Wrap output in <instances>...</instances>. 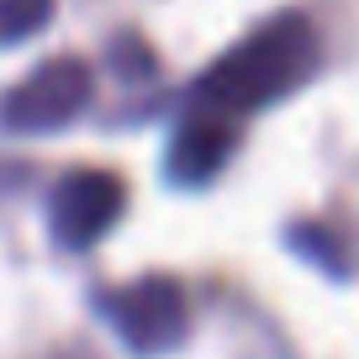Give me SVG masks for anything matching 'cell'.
Returning a JSON list of instances; mask_svg holds the SVG:
<instances>
[{"mask_svg":"<svg viewBox=\"0 0 359 359\" xmlns=\"http://www.w3.org/2000/svg\"><path fill=\"white\" fill-rule=\"evenodd\" d=\"M323 64V43L317 27L306 16L285 11L269 16L264 27L243 37L238 48H227L201 79H196V101L212 116H248L264 106L285 101L291 90H302Z\"/></svg>","mask_w":359,"mask_h":359,"instance_id":"6da1fadb","label":"cell"},{"mask_svg":"<svg viewBox=\"0 0 359 359\" xmlns=\"http://www.w3.org/2000/svg\"><path fill=\"white\" fill-rule=\"evenodd\" d=\"M95 95V74L79 58H48L37 64L22 85H11L0 95V127L16 137H43L58 127L79 122Z\"/></svg>","mask_w":359,"mask_h":359,"instance_id":"7a4b0ae2","label":"cell"},{"mask_svg":"<svg viewBox=\"0 0 359 359\" xmlns=\"http://www.w3.org/2000/svg\"><path fill=\"white\" fill-rule=\"evenodd\" d=\"M101 317L116 327V338H122L133 354H143V359L180 348V344H185V333H191L185 291H180L175 280H164V275L106 291L101 296Z\"/></svg>","mask_w":359,"mask_h":359,"instance_id":"3957f363","label":"cell"},{"mask_svg":"<svg viewBox=\"0 0 359 359\" xmlns=\"http://www.w3.org/2000/svg\"><path fill=\"white\" fill-rule=\"evenodd\" d=\"M122 201H127V191L116 175H106V169H74L48 196V233H53L58 248L85 254L90 243H101L116 227Z\"/></svg>","mask_w":359,"mask_h":359,"instance_id":"277c9868","label":"cell"},{"mask_svg":"<svg viewBox=\"0 0 359 359\" xmlns=\"http://www.w3.org/2000/svg\"><path fill=\"white\" fill-rule=\"evenodd\" d=\"M233 122L227 116H191V122H180L175 143H169V180H180V185H206V180L217 175V169L233 158Z\"/></svg>","mask_w":359,"mask_h":359,"instance_id":"5b68a950","label":"cell"},{"mask_svg":"<svg viewBox=\"0 0 359 359\" xmlns=\"http://www.w3.org/2000/svg\"><path fill=\"white\" fill-rule=\"evenodd\" d=\"M53 22V0H0V48H16Z\"/></svg>","mask_w":359,"mask_h":359,"instance_id":"8992f818","label":"cell"},{"mask_svg":"<svg viewBox=\"0 0 359 359\" xmlns=\"http://www.w3.org/2000/svg\"><path fill=\"white\" fill-rule=\"evenodd\" d=\"M64 359H90V354H64Z\"/></svg>","mask_w":359,"mask_h":359,"instance_id":"52a82bcc","label":"cell"}]
</instances>
